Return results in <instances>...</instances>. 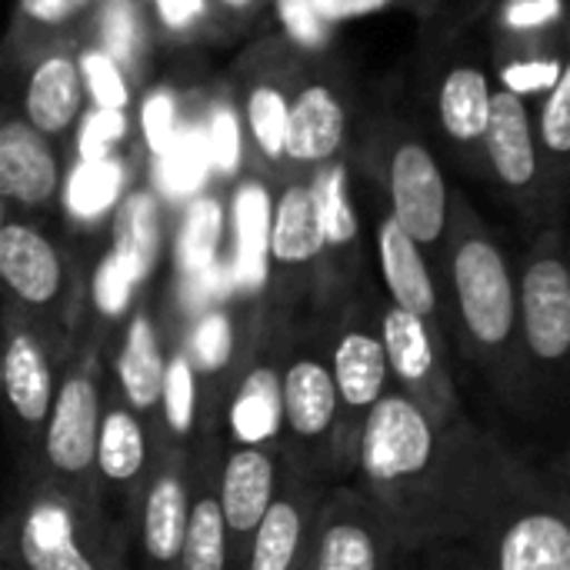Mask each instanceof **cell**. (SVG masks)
Listing matches in <instances>:
<instances>
[{"label": "cell", "instance_id": "cell-34", "mask_svg": "<svg viewBox=\"0 0 570 570\" xmlns=\"http://www.w3.org/2000/svg\"><path fill=\"white\" fill-rule=\"evenodd\" d=\"M77 70H80V83L83 90H90L94 104L100 110H127L130 104V87L124 77V67L100 47H87L77 57Z\"/></svg>", "mask_w": 570, "mask_h": 570}, {"label": "cell", "instance_id": "cell-16", "mask_svg": "<svg viewBox=\"0 0 570 570\" xmlns=\"http://www.w3.org/2000/svg\"><path fill=\"white\" fill-rule=\"evenodd\" d=\"M190 454L160 448L134 518V548L144 570H174L190 508Z\"/></svg>", "mask_w": 570, "mask_h": 570}, {"label": "cell", "instance_id": "cell-31", "mask_svg": "<svg viewBox=\"0 0 570 570\" xmlns=\"http://www.w3.org/2000/svg\"><path fill=\"white\" fill-rule=\"evenodd\" d=\"M124 187V167L114 157L80 160L67 177V207L77 217H97L110 210Z\"/></svg>", "mask_w": 570, "mask_h": 570}, {"label": "cell", "instance_id": "cell-39", "mask_svg": "<svg viewBox=\"0 0 570 570\" xmlns=\"http://www.w3.org/2000/svg\"><path fill=\"white\" fill-rule=\"evenodd\" d=\"M127 134V117L124 110H94L77 137V150L80 160H97V157H110V147Z\"/></svg>", "mask_w": 570, "mask_h": 570}, {"label": "cell", "instance_id": "cell-22", "mask_svg": "<svg viewBox=\"0 0 570 570\" xmlns=\"http://www.w3.org/2000/svg\"><path fill=\"white\" fill-rule=\"evenodd\" d=\"M204 407H207V384L197 371L184 337L167 344V361L157 387V407H154V431L160 448L174 451H194L204 428Z\"/></svg>", "mask_w": 570, "mask_h": 570}, {"label": "cell", "instance_id": "cell-2", "mask_svg": "<svg viewBox=\"0 0 570 570\" xmlns=\"http://www.w3.org/2000/svg\"><path fill=\"white\" fill-rule=\"evenodd\" d=\"M448 247L444 317L468 361L484 374L488 387L524 411V371L518 344V277L501 244L474 220L454 224Z\"/></svg>", "mask_w": 570, "mask_h": 570}, {"label": "cell", "instance_id": "cell-10", "mask_svg": "<svg viewBox=\"0 0 570 570\" xmlns=\"http://www.w3.org/2000/svg\"><path fill=\"white\" fill-rule=\"evenodd\" d=\"M327 367L337 394V448H341V468L344 478L354 471V451L364 417L374 411V404L394 387L381 327H377V301L371 294H347L331 314H327Z\"/></svg>", "mask_w": 570, "mask_h": 570}, {"label": "cell", "instance_id": "cell-28", "mask_svg": "<svg viewBox=\"0 0 570 570\" xmlns=\"http://www.w3.org/2000/svg\"><path fill=\"white\" fill-rule=\"evenodd\" d=\"M441 124L454 140H481L491 114V80L481 67H454L438 97Z\"/></svg>", "mask_w": 570, "mask_h": 570}, {"label": "cell", "instance_id": "cell-46", "mask_svg": "<svg viewBox=\"0 0 570 570\" xmlns=\"http://www.w3.org/2000/svg\"><path fill=\"white\" fill-rule=\"evenodd\" d=\"M421 570H478L461 544H441L421 551Z\"/></svg>", "mask_w": 570, "mask_h": 570}, {"label": "cell", "instance_id": "cell-23", "mask_svg": "<svg viewBox=\"0 0 570 570\" xmlns=\"http://www.w3.org/2000/svg\"><path fill=\"white\" fill-rule=\"evenodd\" d=\"M60 190V164L43 134L27 120L0 124V197L3 204L43 207Z\"/></svg>", "mask_w": 570, "mask_h": 570}, {"label": "cell", "instance_id": "cell-3", "mask_svg": "<svg viewBox=\"0 0 570 570\" xmlns=\"http://www.w3.org/2000/svg\"><path fill=\"white\" fill-rule=\"evenodd\" d=\"M134 528L94 494H73L27 471L0 514V570H127Z\"/></svg>", "mask_w": 570, "mask_h": 570}, {"label": "cell", "instance_id": "cell-14", "mask_svg": "<svg viewBox=\"0 0 570 570\" xmlns=\"http://www.w3.org/2000/svg\"><path fill=\"white\" fill-rule=\"evenodd\" d=\"M154 421L137 414L110 384L104 387V407L94 441V491L110 518L134 528L140 494L157 461Z\"/></svg>", "mask_w": 570, "mask_h": 570}, {"label": "cell", "instance_id": "cell-45", "mask_svg": "<svg viewBox=\"0 0 570 570\" xmlns=\"http://www.w3.org/2000/svg\"><path fill=\"white\" fill-rule=\"evenodd\" d=\"M154 10L167 30H187L204 17V0H154Z\"/></svg>", "mask_w": 570, "mask_h": 570}, {"label": "cell", "instance_id": "cell-48", "mask_svg": "<svg viewBox=\"0 0 570 570\" xmlns=\"http://www.w3.org/2000/svg\"><path fill=\"white\" fill-rule=\"evenodd\" d=\"M3 220H7V204H3V197H0V227H3Z\"/></svg>", "mask_w": 570, "mask_h": 570}, {"label": "cell", "instance_id": "cell-13", "mask_svg": "<svg viewBox=\"0 0 570 570\" xmlns=\"http://www.w3.org/2000/svg\"><path fill=\"white\" fill-rule=\"evenodd\" d=\"M377 327L394 391L424 407L438 424L461 417L448 334L387 301H377Z\"/></svg>", "mask_w": 570, "mask_h": 570}, {"label": "cell", "instance_id": "cell-19", "mask_svg": "<svg viewBox=\"0 0 570 570\" xmlns=\"http://www.w3.org/2000/svg\"><path fill=\"white\" fill-rule=\"evenodd\" d=\"M374 247H377V267H381L384 291H387V304H394L448 334L444 294L431 274V264H428L424 250L401 230V224L391 214H384L377 220Z\"/></svg>", "mask_w": 570, "mask_h": 570}, {"label": "cell", "instance_id": "cell-21", "mask_svg": "<svg viewBox=\"0 0 570 570\" xmlns=\"http://www.w3.org/2000/svg\"><path fill=\"white\" fill-rule=\"evenodd\" d=\"M190 508H187V531L180 544V558L174 570H230L227 538L214 488V464H217V438L200 428V441L190 451Z\"/></svg>", "mask_w": 570, "mask_h": 570}, {"label": "cell", "instance_id": "cell-8", "mask_svg": "<svg viewBox=\"0 0 570 570\" xmlns=\"http://www.w3.org/2000/svg\"><path fill=\"white\" fill-rule=\"evenodd\" d=\"M518 344L524 411L564 394L570 354V271L561 247L541 240L518 277Z\"/></svg>", "mask_w": 570, "mask_h": 570}, {"label": "cell", "instance_id": "cell-33", "mask_svg": "<svg viewBox=\"0 0 570 570\" xmlns=\"http://www.w3.org/2000/svg\"><path fill=\"white\" fill-rule=\"evenodd\" d=\"M287 94L277 83H257L247 94V124L257 150L267 160L284 157V130H287Z\"/></svg>", "mask_w": 570, "mask_h": 570}, {"label": "cell", "instance_id": "cell-9", "mask_svg": "<svg viewBox=\"0 0 570 570\" xmlns=\"http://www.w3.org/2000/svg\"><path fill=\"white\" fill-rule=\"evenodd\" d=\"M478 570H570L568 491L538 471L471 541L461 544Z\"/></svg>", "mask_w": 570, "mask_h": 570}, {"label": "cell", "instance_id": "cell-38", "mask_svg": "<svg viewBox=\"0 0 570 570\" xmlns=\"http://www.w3.org/2000/svg\"><path fill=\"white\" fill-rule=\"evenodd\" d=\"M100 33H104V47L117 63L120 60H130L137 53V43H140V23H137V13L127 0H114L107 10H104V23H100Z\"/></svg>", "mask_w": 570, "mask_h": 570}, {"label": "cell", "instance_id": "cell-49", "mask_svg": "<svg viewBox=\"0 0 570 570\" xmlns=\"http://www.w3.org/2000/svg\"><path fill=\"white\" fill-rule=\"evenodd\" d=\"M404 570H421V554H417V558H414V561H411Z\"/></svg>", "mask_w": 570, "mask_h": 570}, {"label": "cell", "instance_id": "cell-36", "mask_svg": "<svg viewBox=\"0 0 570 570\" xmlns=\"http://www.w3.org/2000/svg\"><path fill=\"white\" fill-rule=\"evenodd\" d=\"M541 137L544 147L554 157H568L570 154V70L564 67L558 73V80L548 87V100L541 110Z\"/></svg>", "mask_w": 570, "mask_h": 570}, {"label": "cell", "instance_id": "cell-42", "mask_svg": "<svg viewBox=\"0 0 570 570\" xmlns=\"http://www.w3.org/2000/svg\"><path fill=\"white\" fill-rule=\"evenodd\" d=\"M281 13H284L287 27L294 30V37H301L304 43H321L324 40V23L314 13L311 0H281Z\"/></svg>", "mask_w": 570, "mask_h": 570}, {"label": "cell", "instance_id": "cell-5", "mask_svg": "<svg viewBox=\"0 0 570 570\" xmlns=\"http://www.w3.org/2000/svg\"><path fill=\"white\" fill-rule=\"evenodd\" d=\"M287 324L254 311L250 331L237 341L234 361L207 394L204 428L220 448L281 451V354Z\"/></svg>", "mask_w": 570, "mask_h": 570}, {"label": "cell", "instance_id": "cell-44", "mask_svg": "<svg viewBox=\"0 0 570 570\" xmlns=\"http://www.w3.org/2000/svg\"><path fill=\"white\" fill-rule=\"evenodd\" d=\"M90 0H20L23 13L37 23H63L77 17Z\"/></svg>", "mask_w": 570, "mask_h": 570}, {"label": "cell", "instance_id": "cell-15", "mask_svg": "<svg viewBox=\"0 0 570 570\" xmlns=\"http://www.w3.org/2000/svg\"><path fill=\"white\" fill-rule=\"evenodd\" d=\"M287 478V464L274 448H220L214 464V488L227 538L230 570H240L247 541L267 514L274 494Z\"/></svg>", "mask_w": 570, "mask_h": 570}, {"label": "cell", "instance_id": "cell-43", "mask_svg": "<svg viewBox=\"0 0 570 570\" xmlns=\"http://www.w3.org/2000/svg\"><path fill=\"white\" fill-rule=\"evenodd\" d=\"M394 0H311V7L321 17V23H341V20L367 17V13L384 10Z\"/></svg>", "mask_w": 570, "mask_h": 570}, {"label": "cell", "instance_id": "cell-6", "mask_svg": "<svg viewBox=\"0 0 570 570\" xmlns=\"http://www.w3.org/2000/svg\"><path fill=\"white\" fill-rule=\"evenodd\" d=\"M104 387H107V344L104 334L94 331L83 337L57 381L33 471L50 478L53 484L73 491V494H94V441L104 407Z\"/></svg>", "mask_w": 570, "mask_h": 570}, {"label": "cell", "instance_id": "cell-30", "mask_svg": "<svg viewBox=\"0 0 570 570\" xmlns=\"http://www.w3.org/2000/svg\"><path fill=\"white\" fill-rule=\"evenodd\" d=\"M220 230H224V207L217 197L204 194L197 197L184 220H180V234H177V264L184 274L197 277L204 271H210L217 261V244H220Z\"/></svg>", "mask_w": 570, "mask_h": 570}, {"label": "cell", "instance_id": "cell-7", "mask_svg": "<svg viewBox=\"0 0 570 570\" xmlns=\"http://www.w3.org/2000/svg\"><path fill=\"white\" fill-rule=\"evenodd\" d=\"M73 344L0 304V421L20 474L33 471L40 431Z\"/></svg>", "mask_w": 570, "mask_h": 570}, {"label": "cell", "instance_id": "cell-35", "mask_svg": "<svg viewBox=\"0 0 570 570\" xmlns=\"http://www.w3.org/2000/svg\"><path fill=\"white\" fill-rule=\"evenodd\" d=\"M204 140H207V154H210V167L234 174L240 164V147H244V130H240L234 107L220 104L210 110V120L204 127Z\"/></svg>", "mask_w": 570, "mask_h": 570}, {"label": "cell", "instance_id": "cell-24", "mask_svg": "<svg viewBox=\"0 0 570 570\" xmlns=\"http://www.w3.org/2000/svg\"><path fill=\"white\" fill-rule=\"evenodd\" d=\"M347 134L341 97L327 83H307L287 104L284 157L304 167H321L337 157Z\"/></svg>", "mask_w": 570, "mask_h": 570}, {"label": "cell", "instance_id": "cell-18", "mask_svg": "<svg viewBox=\"0 0 570 570\" xmlns=\"http://www.w3.org/2000/svg\"><path fill=\"white\" fill-rule=\"evenodd\" d=\"M324 491V484L301 481L287 471L281 491L274 494L267 514L247 541L240 570H304L314 514Z\"/></svg>", "mask_w": 570, "mask_h": 570}, {"label": "cell", "instance_id": "cell-17", "mask_svg": "<svg viewBox=\"0 0 570 570\" xmlns=\"http://www.w3.org/2000/svg\"><path fill=\"white\" fill-rule=\"evenodd\" d=\"M387 190H391V217L401 224V230L421 250L444 247V237L451 230L448 180L438 167V157L424 144L407 140L394 150L387 170Z\"/></svg>", "mask_w": 570, "mask_h": 570}, {"label": "cell", "instance_id": "cell-12", "mask_svg": "<svg viewBox=\"0 0 570 570\" xmlns=\"http://www.w3.org/2000/svg\"><path fill=\"white\" fill-rule=\"evenodd\" d=\"M414 558L394 524L351 481L324 491L304 570H404Z\"/></svg>", "mask_w": 570, "mask_h": 570}, {"label": "cell", "instance_id": "cell-47", "mask_svg": "<svg viewBox=\"0 0 570 570\" xmlns=\"http://www.w3.org/2000/svg\"><path fill=\"white\" fill-rule=\"evenodd\" d=\"M220 3H224V7H230V10H247L254 0H220Z\"/></svg>", "mask_w": 570, "mask_h": 570}, {"label": "cell", "instance_id": "cell-40", "mask_svg": "<svg viewBox=\"0 0 570 570\" xmlns=\"http://www.w3.org/2000/svg\"><path fill=\"white\" fill-rule=\"evenodd\" d=\"M561 70H564L561 60H521V63H508L501 70V83H504V90L524 97L534 90H548Z\"/></svg>", "mask_w": 570, "mask_h": 570}, {"label": "cell", "instance_id": "cell-25", "mask_svg": "<svg viewBox=\"0 0 570 570\" xmlns=\"http://www.w3.org/2000/svg\"><path fill=\"white\" fill-rule=\"evenodd\" d=\"M494 174L508 190H528L538 177V147L524 97L511 90H491V114L484 127Z\"/></svg>", "mask_w": 570, "mask_h": 570}, {"label": "cell", "instance_id": "cell-32", "mask_svg": "<svg viewBox=\"0 0 570 570\" xmlns=\"http://www.w3.org/2000/svg\"><path fill=\"white\" fill-rule=\"evenodd\" d=\"M160 160V184L170 194H187L204 184L210 170V154L204 140V127H180L174 144L157 157Z\"/></svg>", "mask_w": 570, "mask_h": 570}, {"label": "cell", "instance_id": "cell-26", "mask_svg": "<svg viewBox=\"0 0 570 570\" xmlns=\"http://www.w3.org/2000/svg\"><path fill=\"white\" fill-rule=\"evenodd\" d=\"M80 107H83V83H80L77 60L67 53L43 57L27 80V94H23L27 124L43 137H60L63 130L73 127Z\"/></svg>", "mask_w": 570, "mask_h": 570}, {"label": "cell", "instance_id": "cell-41", "mask_svg": "<svg viewBox=\"0 0 570 570\" xmlns=\"http://www.w3.org/2000/svg\"><path fill=\"white\" fill-rule=\"evenodd\" d=\"M558 17H561V0H514L504 13L508 27L514 30L544 27V23H554Z\"/></svg>", "mask_w": 570, "mask_h": 570}, {"label": "cell", "instance_id": "cell-11", "mask_svg": "<svg viewBox=\"0 0 570 570\" xmlns=\"http://www.w3.org/2000/svg\"><path fill=\"white\" fill-rule=\"evenodd\" d=\"M0 304L70 341L77 284L63 250L30 220L0 227Z\"/></svg>", "mask_w": 570, "mask_h": 570}, {"label": "cell", "instance_id": "cell-20", "mask_svg": "<svg viewBox=\"0 0 570 570\" xmlns=\"http://www.w3.org/2000/svg\"><path fill=\"white\" fill-rule=\"evenodd\" d=\"M164 361H167V344L160 337L157 317L147 304L130 307L124 327H120V341L110 351V377L107 384L147 421H154V407H157V387H160V374H164Z\"/></svg>", "mask_w": 570, "mask_h": 570}, {"label": "cell", "instance_id": "cell-37", "mask_svg": "<svg viewBox=\"0 0 570 570\" xmlns=\"http://www.w3.org/2000/svg\"><path fill=\"white\" fill-rule=\"evenodd\" d=\"M140 127H144V140H147L150 154L160 157L180 130L177 97L170 90H154L140 107Z\"/></svg>", "mask_w": 570, "mask_h": 570}, {"label": "cell", "instance_id": "cell-1", "mask_svg": "<svg viewBox=\"0 0 570 570\" xmlns=\"http://www.w3.org/2000/svg\"><path fill=\"white\" fill-rule=\"evenodd\" d=\"M534 474L468 414L438 424L391 387L361 424L351 484L421 554L471 541Z\"/></svg>", "mask_w": 570, "mask_h": 570}, {"label": "cell", "instance_id": "cell-29", "mask_svg": "<svg viewBox=\"0 0 570 570\" xmlns=\"http://www.w3.org/2000/svg\"><path fill=\"white\" fill-rule=\"evenodd\" d=\"M160 247V207L150 190H134L120 200L114 220V254L137 274L150 271Z\"/></svg>", "mask_w": 570, "mask_h": 570}, {"label": "cell", "instance_id": "cell-27", "mask_svg": "<svg viewBox=\"0 0 570 570\" xmlns=\"http://www.w3.org/2000/svg\"><path fill=\"white\" fill-rule=\"evenodd\" d=\"M271 194L261 180H244L234 194V230H237V274L250 291L267 284V230H271Z\"/></svg>", "mask_w": 570, "mask_h": 570}, {"label": "cell", "instance_id": "cell-4", "mask_svg": "<svg viewBox=\"0 0 570 570\" xmlns=\"http://www.w3.org/2000/svg\"><path fill=\"white\" fill-rule=\"evenodd\" d=\"M327 314L287 324L281 354V458L311 484H344L337 394L327 367Z\"/></svg>", "mask_w": 570, "mask_h": 570}]
</instances>
